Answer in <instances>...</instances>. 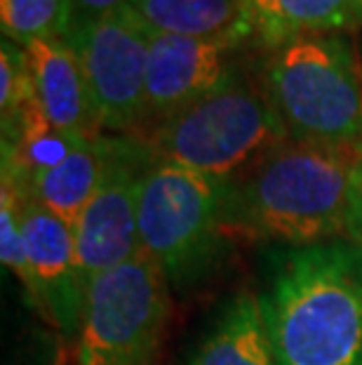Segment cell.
<instances>
[{"mask_svg": "<svg viewBox=\"0 0 362 365\" xmlns=\"http://www.w3.org/2000/svg\"><path fill=\"white\" fill-rule=\"evenodd\" d=\"M3 38L26 45L45 38H66L68 0H0Z\"/></svg>", "mask_w": 362, "mask_h": 365, "instance_id": "cell-16", "label": "cell"}, {"mask_svg": "<svg viewBox=\"0 0 362 365\" xmlns=\"http://www.w3.org/2000/svg\"><path fill=\"white\" fill-rule=\"evenodd\" d=\"M125 5L127 0H68V34L92 24V21L102 19Z\"/></svg>", "mask_w": 362, "mask_h": 365, "instance_id": "cell-18", "label": "cell"}, {"mask_svg": "<svg viewBox=\"0 0 362 365\" xmlns=\"http://www.w3.org/2000/svg\"><path fill=\"white\" fill-rule=\"evenodd\" d=\"M230 41L169 36L151 31L144 123L158 125L221 88L230 76Z\"/></svg>", "mask_w": 362, "mask_h": 365, "instance_id": "cell-10", "label": "cell"}, {"mask_svg": "<svg viewBox=\"0 0 362 365\" xmlns=\"http://www.w3.org/2000/svg\"><path fill=\"white\" fill-rule=\"evenodd\" d=\"M24 245L28 262V299L59 330L66 341L80 332L85 283L75 255L73 224L33 203L24 193L21 207Z\"/></svg>", "mask_w": 362, "mask_h": 365, "instance_id": "cell-9", "label": "cell"}, {"mask_svg": "<svg viewBox=\"0 0 362 365\" xmlns=\"http://www.w3.org/2000/svg\"><path fill=\"white\" fill-rule=\"evenodd\" d=\"M261 302L278 365H362V245L292 247Z\"/></svg>", "mask_w": 362, "mask_h": 365, "instance_id": "cell-2", "label": "cell"}, {"mask_svg": "<svg viewBox=\"0 0 362 365\" xmlns=\"http://www.w3.org/2000/svg\"><path fill=\"white\" fill-rule=\"evenodd\" d=\"M151 163L153 158L144 144L120 142L109 173L73 222L85 290L97 276L142 255L137 210L142 175Z\"/></svg>", "mask_w": 362, "mask_h": 365, "instance_id": "cell-8", "label": "cell"}, {"mask_svg": "<svg viewBox=\"0 0 362 365\" xmlns=\"http://www.w3.org/2000/svg\"><path fill=\"white\" fill-rule=\"evenodd\" d=\"M243 3H245V12H247V3H250V0H243ZM250 19V17H247Z\"/></svg>", "mask_w": 362, "mask_h": 365, "instance_id": "cell-21", "label": "cell"}, {"mask_svg": "<svg viewBox=\"0 0 362 365\" xmlns=\"http://www.w3.org/2000/svg\"><path fill=\"white\" fill-rule=\"evenodd\" d=\"M127 5L158 34L230 43L252 34L243 0H129Z\"/></svg>", "mask_w": 362, "mask_h": 365, "instance_id": "cell-15", "label": "cell"}, {"mask_svg": "<svg viewBox=\"0 0 362 365\" xmlns=\"http://www.w3.org/2000/svg\"><path fill=\"white\" fill-rule=\"evenodd\" d=\"M31 106L45 125L68 144L102 137L95 102L73 48L64 38L26 45Z\"/></svg>", "mask_w": 362, "mask_h": 365, "instance_id": "cell-11", "label": "cell"}, {"mask_svg": "<svg viewBox=\"0 0 362 365\" xmlns=\"http://www.w3.org/2000/svg\"><path fill=\"white\" fill-rule=\"evenodd\" d=\"M127 3H129V0H127Z\"/></svg>", "mask_w": 362, "mask_h": 365, "instance_id": "cell-22", "label": "cell"}, {"mask_svg": "<svg viewBox=\"0 0 362 365\" xmlns=\"http://www.w3.org/2000/svg\"><path fill=\"white\" fill-rule=\"evenodd\" d=\"M226 184L196 170L153 160L139 184L142 255L163 271L167 283L193 281L214 259L226 231Z\"/></svg>", "mask_w": 362, "mask_h": 365, "instance_id": "cell-5", "label": "cell"}, {"mask_svg": "<svg viewBox=\"0 0 362 365\" xmlns=\"http://www.w3.org/2000/svg\"><path fill=\"white\" fill-rule=\"evenodd\" d=\"M250 29L278 50L299 38L353 34L362 26V0H250Z\"/></svg>", "mask_w": 362, "mask_h": 365, "instance_id": "cell-13", "label": "cell"}, {"mask_svg": "<svg viewBox=\"0 0 362 365\" xmlns=\"http://www.w3.org/2000/svg\"><path fill=\"white\" fill-rule=\"evenodd\" d=\"M188 365H278L261 297L238 294L198 344Z\"/></svg>", "mask_w": 362, "mask_h": 365, "instance_id": "cell-14", "label": "cell"}, {"mask_svg": "<svg viewBox=\"0 0 362 365\" xmlns=\"http://www.w3.org/2000/svg\"><path fill=\"white\" fill-rule=\"evenodd\" d=\"M64 41L87 81L102 128L129 132L144 125L151 29L125 5L92 21Z\"/></svg>", "mask_w": 362, "mask_h": 365, "instance_id": "cell-7", "label": "cell"}, {"mask_svg": "<svg viewBox=\"0 0 362 365\" xmlns=\"http://www.w3.org/2000/svg\"><path fill=\"white\" fill-rule=\"evenodd\" d=\"M287 139L264 90L233 73L221 88L153 125L144 146L153 160L230 184Z\"/></svg>", "mask_w": 362, "mask_h": 365, "instance_id": "cell-4", "label": "cell"}, {"mask_svg": "<svg viewBox=\"0 0 362 365\" xmlns=\"http://www.w3.org/2000/svg\"><path fill=\"white\" fill-rule=\"evenodd\" d=\"M169 314L167 278L137 255L85 292L75 365H156Z\"/></svg>", "mask_w": 362, "mask_h": 365, "instance_id": "cell-6", "label": "cell"}, {"mask_svg": "<svg viewBox=\"0 0 362 365\" xmlns=\"http://www.w3.org/2000/svg\"><path fill=\"white\" fill-rule=\"evenodd\" d=\"M118 149L120 139H87V142L71 144L59 158L33 170L26 177L14 175L19 177L24 193L33 203L50 210L59 220L73 224L109 173Z\"/></svg>", "mask_w": 362, "mask_h": 365, "instance_id": "cell-12", "label": "cell"}, {"mask_svg": "<svg viewBox=\"0 0 362 365\" xmlns=\"http://www.w3.org/2000/svg\"><path fill=\"white\" fill-rule=\"evenodd\" d=\"M362 193V151L284 142L226 184L228 234L292 247L353 243Z\"/></svg>", "mask_w": 362, "mask_h": 365, "instance_id": "cell-1", "label": "cell"}, {"mask_svg": "<svg viewBox=\"0 0 362 365\" xmlns=\"http://www.w3.org/2000/svg\"><path fill=\"white\" fill-rule=\"evenodd\" d=\"M261 90L289 142L362 151V61L348 34L282 45L268 59Z\"/></svg>", "mask_w": 362, "mask_h": 365, "instance_id": "cell-3", "label": "cell"}, {"mask_svg": "<svg viewBox=\"0 0 362 365\" xmlns=\"http://www.w3.org/2000/svg\"><path fill=\"white\" fill-rule=\"evenodd\" d=\"M31 365H64V359H52V361H43V363H31Z\"/></svg>", "mask_w": 362, "mask_h": 365, "instance_id": "cell-20", "label": "cell"}, {"mask_svg": "<svg viewBox=\"0 0 362 365\" xmlns=\"http://www.w3.org/2000/svg\"><path fill=\"white\" fill-rule=\"evenodd\" d=\"M31 102V76L26 50L3 38L0 45V113H3V137L17 130L21 113Z\"/></svg>", "mask_w": 362, "mask_h": 365, "instance_id": "cell-17", "label": "cell"}, {"mask_svg": "<svg viewBox=\"0 0 362 365\" xmlns=\"http://www.w3.org/2000/svg\"><path fill=\"white\" fill-rule=\"evenodd\" d=\"M353 243L362 245V193H360V207H358V220H356V236H353Z\"/></svg>", "mask_w": 362, "mask_h": 365, "instance_id": "cell-19", "label": "cell"}]
</instances>
